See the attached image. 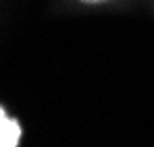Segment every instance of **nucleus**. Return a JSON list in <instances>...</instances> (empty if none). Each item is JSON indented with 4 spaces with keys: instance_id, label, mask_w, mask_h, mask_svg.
<instances>
[{
    "instance_id": "nucleus-1",
    "label": "nucleus",
    "mask_w": 154,
    "mask_h": 147,
    "mask_svg": "<svg viewBox=\"0 0 154 147\" xmlns=\"http://www.w3.org/2000/svg\"><path fill=\"white\" fill-rule=\"evenodd\" d=\"M21 139V126L17 120H11L6 112L0 114V147H17Z\"/></svg>"
},
{
    "instance_id": "nucleus-2",
    "label": "nucleus",
    "mask_w": 154,
    "mask_h": 147,
    "mask_svg": "<svg viewBox=\"0 0 154 147\" xmlns=\"http://www.w3.org/2000/svg\"><path fill=\"white\" fill-rule=\"evenodd\" d=\"M81 2H85V4H100V2H106V0H81Z\"/></svg>"
}]
</instances>
